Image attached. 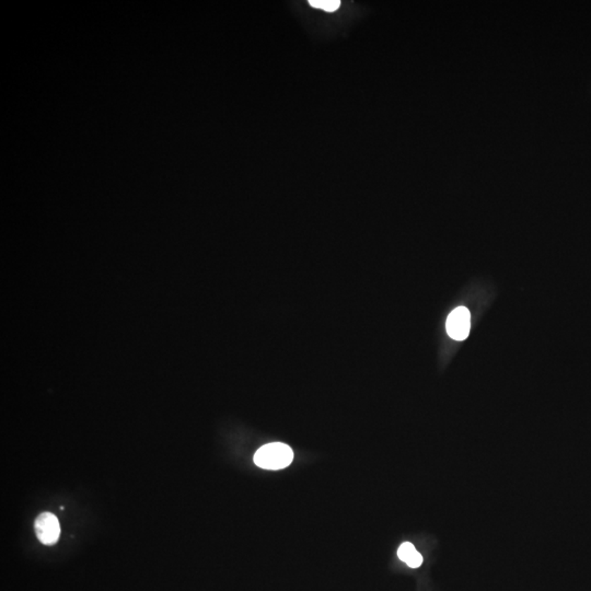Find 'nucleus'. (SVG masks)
Here are the masks:
<instances>
[{
	"instance_id": "1",
	"label": "nucleus",
	"mask_w": 591,
	"mask_h": 591,
	"mask_svg": "<svg viewBox=\"0 0 591 591\" xmlns=\"http://www.w3.org/2000/svg\"><path fill=\"white\" fill-rule=\"evenodd\" d=\"M253 460L256 466L265 470H282L292 464L294 452L288 444L272 442L261 447Z\"/></svg>"
},
{
	"instance_id": "2",
	"label": "nucleus",
	"mask_w": 591,
	"mask_h": 591,
	"mask_svg": "<svg viewBox=\"0 0 591 591\" xmlns=\"http://www.w3.org/2000/svg\"><path fill=\"white\" fill-rule=\"evenodd\" d=\"M35 530L39 542L44 545H55L61 535L58 519L52 513H43L37 516L35 519Z\"/></svg>"
},
{
	"instance_id": "3",
	"label": "nucleus",
	"mask_w": 591,
	"mask_h": 591,
	"mask_svg": "<svg viewBox=\"0 0 591 591\" xmlns=\"http://www.w3.org/2000/svg\"><path fill=\"white\" fill-rule=\"evenodd\" d=\"M471 328V314L466 307L454 309L447 319V333L456 341H464L468 337Z\"/></svg>"
},
{
	"instance_id": "4",
	"label": "nucleus",
	"mask_w": 591,
	"mask_h": 591,
	"mask_svg": "<svg viewBox=\"0 0 591 591\" xmlns=\"http://www.w3.org/2000/svg\"><path fill=\"white\" fill-rule=\"evenodd\" d=\"M397 556L411 568H418L423 564V556L411 542H404L397 549Z\"/></svg>"
},
{
	"instance_id": "5",
	"label": "nucleus",
	"mask_w": 591,
	"mask_h": 591,
	"mask_svg": "<svg viewBox=\"0 0 591 591\" xmlns=\"http://www.w3.org/2000/svg\"><path fill=\"white\" fill-rule=\"evenodd\" d=\"M309 5L328 13H334L335 10L339 9L341 1L340 0H310Z\"/></svg>"
}]
</instances>
